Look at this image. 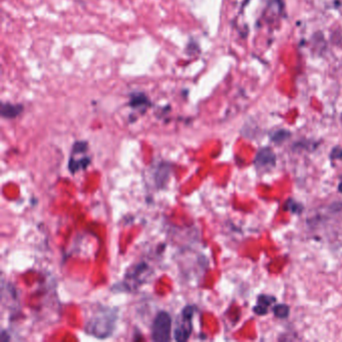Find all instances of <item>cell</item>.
I'll use <instances>...</instances> for the list:
<instances>
[{"mask_svg": "<svg viewBox=\"0 0 342 342\" xmlns=\"http://www.w3.org/2000/svg\"><path fill=\"white\" fill-rule=\"evenodd\" d=\"M117 310L107 306H98L90 315L85 329L90 335L104 339L113 334L117 325Z\"/></svg>", "mask_w": 342, "mask_h": 342, "instance_id": "1", "label": "cell"}, {"mask_svg": "<svg viewBox=\"0 0 342 342\" xmlns=\"http://www.w3.org/2000/svg\"><path fill=\"white\" fill-rule=\"evenodd\" d=\"M195 313V307L192 305H187L178 315L175 328H174V338L177 341H187L193 330V316Z\"/></svg>", "mask_w": 342, "mask_h": 342, "instance_id": "2", "label": "cell"}, {"mask_svg": "<svg viewBox=\"0 0 342 342\" xmlns=\"http://www.w3.org/2000/svg\"><path fill=\"white\" fill-rule=\"evenodd\" d=\"M172 334V318L166 311L156 314L152 325V339L154 341L163 342L171 340Z\"/></svg>", "mask_w": 342, "mask_h": 342, "instance_id": "3", "label": "cell"}, {"mask_svg": "<svg viewBox=\"0 0 342 342\" xmlns=\"http://www.w3.org/2000/svg\"><path fill=\"white\" fill-rule=\"evenodd\" d=\"M89 144L85 141L75 142L72 146V151L68 163V169L71 174H75L81 170H85L91 163L90 156L86 155Z\"/></svg>", "mask_w": 342, "mask_h": 342, "instance_id": "4", "label": "cell"}, {"mask_svg": "<svg viewBox=\"0 0 342 342\" xmlns=\"http://www.w3.org/2000/svg\"><path fill=\"white\" fill-rule=\"evenodd\" d=\"M276 165V155L270 148H262L254 160V166L259 172H267Z\"/></svg>", "mask_w": 342, "mask_h": 342, "instance_id": "5", "label": "cell"}, {"mask_svg": "<svg viewBox=\"0 0 342 342\" xmlns=\"http://www.w3.org/2000/svg\"><path fill=\"white\" fill-rule=\"evenodd\" d=\"M151 104L152 102L146 93L142 92H134L129 94L128 106L131 109L139 110L141 111V113H144L147 111L148 108L151 107Z\"/></svg>", "mask_w": 342, "mask_h": 342, "instance_id": "6", "label": "cell"}, {"mask_svg": "<svg viewBox=\"0 0 342 342\" xmlns=\"http://www.w3.org/2000/svg\"><path fill=\"white\" fill-rule=\"evenodd\" d=\"M24 108L21 103H11V102H2L0 108V114L2 118L5 119H15L20 116Z\"/></svg>", "mask_w": 342, "mask_h": 342, "instance_id": "7", "label": "cell"}, {"mask_svg": "<svg viewBox=\"0 0 342 342\" xmlns=\"http://www.w3.org/2000/svg\"><path fill=\"white\" fill-rule=\"evenodd\" d=\"M274 302H276V298L274 296L271 295H265V294H261L258 297L257 300V304L256 306L253 307V311L260 316L266 315L269 310V306L271 304H273Z\"/></svg>", "mask_w": 342, "mask_h": 342, "instance_id": "8", "label": "cell"}, {"mask_svg": "<svg viewBox=\"0 0 342 342\" xmlns=\"http://www.w3.org/2000/svg\"><path fill=\"white\" fill-rule=\"evenodd\" d=\"M149 270V266L146 263H140L135 266L134 269H130L126 272L124 280L125 281H134V284H140L143 282L141 280V275L146 273Z\"/></svg>", "mask_w": 342, "mask_h": 342, "instance_id": "9", "label": "cell"}, {"mask_svg": "<svg viewBox=\"0 0 342 342\" xmlns=\"http://www.w3.org/2000/svg\"><path fill=\"white\" fill-rule=\"evenodd\" d=\"M291 137V133L287 129H279L276 130L275 133H273L271 135V140L272 142L276 143V144H281L283 142H285L286 140H288Z\"/></svg>", "mask_w": 342, "mask_h": 342, "instance_id": "10", "label": "cell"}, {"mask_svg": "<svg viewBox=\"0 0 342 342\" xmlns=\"http://www.w3.org/2000/svg\"><path fill=\"white\" fill-rule=\"evenodd\" d=\"M273 313L274 315L280 318V319H285L289 316L290 313V308L288 305L286 304H277L273 307Z\"/></svg>", "mask_w": 342, "mask_h": 342, "instance_id": "11", "label": "cell"}, {"mask_svg": "<svg viewBox=\"0 0 342 342\" xmlns=\"http://www.w3.org/2000/svg\"><path fill=\"white\" fill-rule=\"evenodd\" d=\"M285 209L292 212V213H300L302 211V205L296 203L293 200H288L285 205Z\"/></svg>", "mask_w": 342, "mask_h": 342, "instance_id": "12", "label": "cell"}, {"mask_svg": "<svg viewBox=\"0 0 342 342\" xmlns=\"http://www.w3.org/2000/svg\"><path fill=\"white\" fill-rule=\"evenodd\" d=\"M331 159H341L342 157V149L339 147H336L334 149H332L331 152Z\"/></svg>", "mask_w": 342, "mask_h": 342, "instance_id": "13", "label": "cell"}, {"mask_svg": "<svg viewBox=\"0 0 342 342\" xmlns=\"http://www.w3.org/2000/svg\"><path fill=\"white\" fill-rule=\"evenodd\" d=\"M338 191H339L340 193H342V182L339 184V186H338Z\"/></svg>", "mask_w": 342, "mask_h": 342, "instance_id": "14", "label": "cell"}]
</instances>
